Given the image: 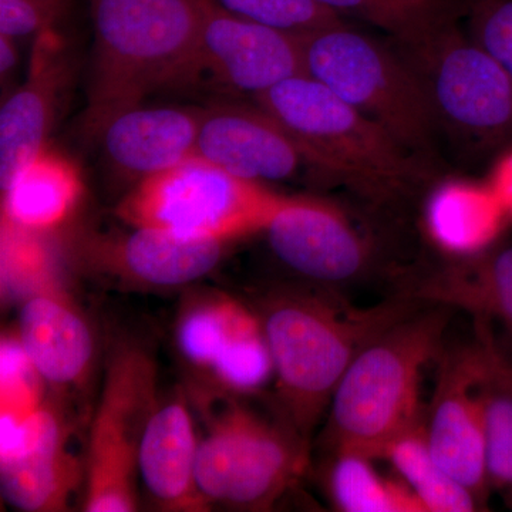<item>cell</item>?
<instances>
[{"label":"cell","mask_w":512,"mask_h":512,"mask_svg":"<svg viewBox=\"0 0 512 512\" xmlns=\"http://www.w3.org/2000/svg\"><path fill=\"white\" fill-rule=\"evenodd\" d=\"M16 336L43 380L56 389H76L92 373V328L59 288L23 299Z\"/></svg>","instance_id":"cell-19"},{"label":"cell","mask_w":512,"mask_h":512,"mask_svg":"<svg viewBox=\"0 0 512 512\" xmlns=\"http://www.w3.org/2000/svg\"><path fill=\"white\" fill-rule=\"evenodd\" d=\"M82 194L76 164L47 146L2 185V221L40 234L52 231L72 215Z\"/></svg>","instance_id":"cell-22"},{"label":"cell","mask_w":512,"mask_h":512,"mask_svg":"<svg viewBox=\"0 0 512 512\" xmlns=\"http://www.w3.org/2000/svg\"><path fill=\"white\" fill-rule=\"evenodd\" d=\"M318 173L375 204L404 200L429 180L417 157L325 84L298 74L255 97Z\"/></svg>","instance_id":"cell-3"},{"label":"cell","mask_w":512,"mask_h":512,"mask_svg":"<svg viewBox=\"0 0 512 512\" xmlns=\"http://www.w3.org/2000/svg\"><path fill=\"white\" fill-rule=\"evenodd\" d=\"M59 414L43 406L29 419L6 430L0 440L3 498L26 512H56L69 507L84 483V466L66 446Z\"/></svg>","instance_id":"cell-14"},{"label":"cell","mask_w":512,"mask_h":512,"mask_svg":"<svg viewBox=\"0 0 512 512\" xmlns=\"http://www.w3.org/2000/svg\"><path fill=\"white\" fill-rule=\"evenodd\" d=\"M201 33L194 83L252 99L305 74L301 36L234 15L215 0H200Z\"/></svg>","instance_id":"cell-11"},{"label":"cell","mask_w":512,"mask_h":512,"mask_svg":"<svg viewBox=\"0 0 512 512\" xmlns=\"http://www.w3.org/2000/svg\"><path fill=\"white\" fill-rule=\"evenodd\" d=\"M448 308L407 313L367 342L336 387L326 440L332 453L382 458L384 448L420 423L423 370L443 355Z\"/></svg>","instance_id":"cell-4"},{"label":"cell","mask_w":512,"mask_h":512,"mask_svg":"<svg viewBox=\"0 0 512 512\" xmlns=\"http://www.w3.org/2000/svg\"><path fill=\"white\" fill-rule=\"evenodd\" d=\"M340 18H355L390 33L400 43L416 42L456 19L466 0H315Z\"/></svg>","instance_id":"cell-27"},{"label":"cell","mask_w":512,"mask_h":512,"mask_svg":"<svg viewBox=\"0 0 512 512\" xmlns=\"http://www.w3.org/2000/svg\"><path fill=\"white\" fill-rule=\"evenodd\" d=\"M306 74L430 163L439 119L413 64L348 23L301 35Z\"/></svg>","instance_id":"cell-5"},{"label":"cell","mask_w":512,"mask_h":512,"mask_svg":"<svg viewBox=\"0 0 512 512\" xmlns=\"http://www.w3.org/2000/svg\"><path fill=\"white\" fill-rule=\"evenodd\" d=\"M177 346L188 365L222 392H258L274 376V362L258 313L222 293H208L184 306Z\"/></svg>","instance_id":"cell-10"},{"label":"cell","mask_w":512,"mask_h":512,"mask_svg":"<svg viewBox=\"0 0 512 512\" xmlns=\"http://www.w3.org/2000/svg\"><path fill=\"white\" fill-rule=\"evenodd\" d=\"M198 440L183 394L157 403L141 439L138 478L164 510L201 512L211 508L195 477Z\"/></svg>","instance_id":"cell-20"},{"label":"cell","mask_w":512,"mask_h":512,"mask_svg":"<svg viewBox=\"0 0 512 512\" xmlns=\"http://www.w3.org/2000/svg\"><path fill=\"white\" fill-rule=\"evenodd\" d=\"M276 258L322 285L359 278L372 247L338 205L316 197H286L264 229Z\"/></svg>","instance_id":"cell-13"},{"label":"cell","mask_w":512,"mask_h":512,"mask_svg":"<svg viewBox=\"0 0 512 512\" xmlns=\"http://www.w3.org/2000/svg\"><path fill=\"white\" fill-rule=\"evenodd\" d=\"M94 30L84 128L97 137L148 96L194 84L200 0H89Z\"/></svg>","instance_id":"cell-2"},{"label":"cell","mask_w":512,"mask_h":512,"mask_svg":"<svg viewBox=\"0 0 512 512\" xmlns=\"http://www.w3.org/2000/svg\"><path fill=\"white\" fill-rule=\"evenodd\" d=\"M286 200L194 156L130 187L117 207L128 227L231 242L264 232Z\"/></svg>","instance_id":"cell-7"},{"label":"cell","mask_w":512,"mask_h":512,"mask_svg":"<svg viewBox=\"0 0 512 512\" xmlns=\"http://www.w3.org/2000/svg\"><path fill=\"white\" fill-rule=\"evenodd\" d=\"M201 109L131 107L97 136L111 173L130 187L195 156Z\"/></svg>","instance_id":"cell-18"},{"label":"cell","mask_w":512,"mask_h":512,"mask_svg":"<svg viewBox=\"0 0 512 512\" xmlns=\"http://www.w3.org/2000/svg\"><path fill=\"white\" fill-rule=\"evenodd\" d=\"M45 380L30 362L18 336H3L0 348V421H23L45 406Z\"/></svg>","instance_id":"cell-29"},{"label":"cell","mask_w":512,"mask_h":512,"mask_svg":"<svg viewBox=\"0 0 512 512\" xmlns=\"http://www.w3.org/2000/svg\"><path fill=\"white\" fill-rule=\"evenodd\" d=\"M373 461L352 451L333 453L328 490L339 511L426 512L402 480L382 476Z\"/></svg>","instance_id":"cell-26"},{"label":"cell","mask_w":512,"mask_h":512,"mask_svg":"<svg viewBox=\"0 0 512 512\" xmlns=\"http://www.w3.org/2000/svg\"><path fill=\"white\" fill-rule=\"evenodd\" d=\"M70 0H0V35L20 40L53 29Z\"/></svg>","instance_id":"cell-32"},{"label":"cell","mask_w":512,"mask_h":512,"mask_svg":"<svg viewBox=\"0 0 512 512\" xmlns=\"http://www.w3.org/2000/svg\"><path fill=\"white\" fill-rule=\"evenodd\" d=\"M473 39L512 79V0H467Z\"/></svg>","instance_id":"cell-31"},{"label":"cell","mask_w":512,"mask_h":512,"mask_svg":"<svg viewBox=\"0 0 512 512\" xmlns=\"http://www.w3.org/2000/svg\"><path fill=\"white\" fill-rule=\"evenodd\" d=\"M404 298L460 309L477 322H497L512 335V247L431 269L407 282Z\"/></svg>","instance_id":"cell-21"},{"label":"cell","mask_w":512,"mask_h":512,"mask_svg":"<svg viewBox=\"0 0 512 512\" xmlns=\"http://www.w3.org/2000/svg\"><path fill=\"white\" fill-rule=\"evenodd\" d=\"M70 79V62L55 28L35 37L28 79L0 111V184L49 146L47 138Z\"/></svg>","instance_id":"cell-16"},{"label":"cell","mask_w":512,"mask_h":512,"mask_svg":"<svg viewBox=\"0 0 512 512\" xmlns=\"http://www.w3.org/2000/svg\"><path fill=\"white\" fill-rule=\"evenodd\" d=\"M195 477L208 504L266 511L309 464V441L284 419L269 420L229 396L207 397Z\"/></svg>","instance_id":"cell-6"},{"label":"cell","mask_w":512,"mask_h":512,"mask_svg":"<svg viewBox=\"0 0 512 512\" xmlns=\"http://www.w3.org/2000/svg\"><path fill=\"white\" fill-rule=\"evenodd\" d=\"M413 309L414 302L404 296L357 309L311 289L269 293L258 315L274 362L282 419L311 440L357 353Z\"/></svg>","instance_id":"cell-1"},{"label":"cell","mask_w":512,"mask_h":512,"mask_svg":"<svg viewBox=\"0 0 512 512\" xmlns=\"http://www.w3.org/2000/svg\"><path fill=\"white\" fill-rule=\"evenodd\" d=\"M402 46L426 84L440 127L480 143L511 136L512 79L454 20Z\"/></svg>","instance_id":"cell-9"},{"label":"cell","mask_w":512,"mask_h":512,"mask_svg":"<svg viewBox=\"0 0 512 512\" xmlns=\"http://www.w3.org/2000/svg\"><path fill=\"white\" fill-rule=\"evenodd\" d=\"M382 458L392 464L426 512H473L483 507L476 495L436 460L421 421L389 443Z\"/></svg>","instance_id":"cell-24"},{"label":"cell","mask_w":512,"mask_h":512,"mask_svg":"<svg viewBox=\"0 0 512 512\" xmlns=\"http://www.w3.org/2000/svg\"><path fill=\"white\" fill-rule=\"evenodd\" d=\"M195 156L262 184L291 180L309 165L291 134L258 104L201 109Z\"/></svg>","instance_id":"cell-15"},{"label":"cell","mask_w":512,"mask_h":512,"mask_svg":"<svg viewBox=\"0 0 512 512\" xmlns=\"http://www.w3.org/2000/svg\"><path fill=\"white\" fill-rule=\"evenodd\" d=\"M487 184L497 195L498 200L503 205L505 214L512 220V150L504 154L500 161L495 164Z\"/></svg>","instance_id":"cell-33"},{"label":"cell","mask_w":512,"mask_h":512,"mask_svg":"<svg viewBox=\"0 0 512 512\" xmlns=\"http://www.w3.org/2000/svg\"><path fill=\"white\" fill-rule=\"evenodd\" d=\"M18 40L12 37L0 35V74H2V83L12 76L18 66Z\"/></svg>","instance_id":"cell-34"},{"label":"cell","mask_w":512,"mask_h":512,"mask_svg":"<svg viewBox=\"0 0 512 512\" xmlns=\"http://www.w3.org/2000/svg\"><path fill=\"white\" fill-rule=\"evenodd\" d=\"M508 220L490 185L463 180L439 185L424 211L431 241L456 259L488 251Z\"/></svg>","instance_id":"cell-23"},{"label":"cell","mask_w":512,"mask_h":512,"mask_svg":"<svg viewBox=\"0 0 512 512\" xmlns=\"http://www.w3.org/2000/svg\"><path fill=\"white\" fill-rule=\"evenodd\" d=\"M484 343L485 458L490 487L512 508V362L498 350L487 323H477Z\"/></svg>","instance_id":"cell-25"},{"label":"cell","mask_w":512,"mask_h":512,"mask_svg":"<svg viewBox=\"0 0 512 512\" xmlns=\"http://www.w3.org/2000/svg\"><path fill=\"white\" fill-rule=\"evenodd\" d=\"M40 235L2 221V285L9 295L26 299L59 288L52 254Z\"/></svg>","instance_id":"cell-28"},{"label":"cell","mask_w":512,"mask_h":512,"mask_svg":"<svg viewBox=\"0 0 512 512\" xmlns=\"http://www.w3.org/2000/svg\"><path fill=\"white\" fill-rule=\"evenodd\" d=\"M130 228L120 237L93 241L92 258L103 271L140 288L173 289L194 284L220 265L229 245L156 228Z\"/></svg>","instance_id":"cell-17"},{"label":"cell","mask_w":512,"mask_h":512,"mask_svg":"<svg viewBox=\"0 0 512 512\" xmlns=\"http://www.w3.org/2000/svg\"><path fill=\"white\" fill-rule=\"evenodd\" d=\"M157 369L137 343L114 348L90 424L84 466V511L131 512L138 508V451L157 406Z\"/></svg>","instance_id":"cell-8"},{"label":"cell","mask_w":512,"mask_h":512,"mask_svg":"<svg viewBox=\"0 0 512 512\" xmlns=\"http://www.w3.org/2000/svg\"><path fill=\"white\" fill-rule=\"evenodd\" d=\"M215 2L234 15L298 36L345 20L323 8L315 0H215Z\"/></svg>","instance_id":"cell-30"},{"label":"cell","mask_w":512,"mask_h":512,"mask_svg":"<svg viewBox=\"0 0 512 512\" xmlns=\"http://www.w3.org/2000/svg\"><path fill=\"white\" fill-rule=\"evenodd\" d=\"M439 379L431 399L424 433L431 453L448 473L466 485L481 503L487 494L484 343L441 355Z\"/></svg>","instance_id":"cell-12"}]
</instances>
